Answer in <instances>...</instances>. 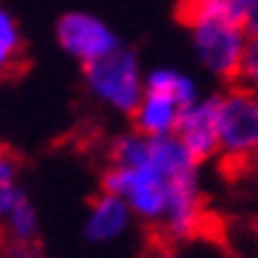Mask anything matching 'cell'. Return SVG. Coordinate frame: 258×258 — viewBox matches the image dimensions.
Returning <instances> with one entry per match:
<instances>
[{
    "label": "cell",
    "mask_w": 258,
    "mask_h": 258,
    "mask_svg": "<svg viewBox=\"0 0 258 258\" xmlns=\"http://www.w3.org/2000/svg\"><path fill=\"white\" fill-rule=\"evenodd\" d=\"M135 214L121 195L111 190H100L90 198L85 221H82V237L90 245H113L132 229Z\"/></svg>",
    "instance_id": "7"
},
{
    "label": "cell",
    "mask_w": 258,
    "mask_h": 258,
    "mask_svg": "<svg viewBox=\"0 0 258 258\" xmlns=\"http://www.w3.org/2000/svg\"><path fill=\"white\" fill-rule=\"evenodd\" d=\"M53 34L63 55H69L79 66L98 61L121 45L116 29L90 11H66L63 16H58Z\"/></svg>",
    "instance_id": "5"
},
{
    "label": "cell",
    "mask_w": 258,
    "mask_h": 258,
    "mask_svg": "<svg viewBox=\"0 0 258 258\" xmlns=\"http://www.w3.org/2000/svg\"><path fill=\"white\" fill-rule=\"evenodd\" d=\"M201 166L174 135L148 137L132 126L111 143L100 187L121 195L137 221L177 245L208 224Z\"/></svg>",
    "instance_id": "1"
},
{
    "label": "cell",
    "mask_w": 258,
    "mask_h": 258,
    "mask_svg": "<svg viewBox=\"0 0 258 258\" xmlns=\"http://www.w3.org/2000/svg\"><path fill=\"white\" fill-rule=\"evenodd\" d=\"M37 237H40V214H37V206L32 203L29 192H27L0 219V240H3L6 250L11 255L19 250L37 248Z\"/></svg>",
    "instance_id": "9"
},
{
    "label": "cell",
    "mask_w": 258,
    "mask_h": 258,
    "mask_svg": "<svg viewBox=\"0 0 258 258\" xmlns=\"http://www.w3.org/2000/svg\"><path fill=\"white\" fill-rule=\"evenodd\" d=\"M219 156L229 166L258 161V92L245 85L219 95Z\"/></svg>",
    "instance_id": "4"
},
{
    "label": "cell",
    "mask_w": 258,
    "mask_h": 258,
    "mask_svg": "<svg viewBox=\"0 0 258 258\" xmlns=\"http://www.w3.org/2000/svg\"><path fill=\"white\" fill-rule=\"evenodd\" d=\"M237 82L258 92V27H248V45H245Z\"/></svg>",
    "instance_id": "14"
},
{
    "label": "cell",
    "mask_w": 258,
    "mask_h": 258,
    "mask_svg": "<svg viewBox=\"0 0 258 258\" xmlns=\"http://www.w3.org/2000/svg\"><path fill=\"white\" fill-rule=\"evenodd\" d=\"M21 195H27V187L21 182V163L11 150L0 148V219Z\"/></svg>",
    "instance_id": "12"
},
{
    "label": "cell",
    "mask_w": 258,
    "mask_h": 258,
    "mask_svg": "<svg viewBox=\"0 0 258 258\" xmlns=\"http://www.w3.org/2000/svg\"><path fill=\"white\" fill-rule=\"evenodd\" d=\"M82 82L87 95L105 111L132 116L145 92V66L140 55L121 42L108 55L82 66Z\"/></svg>",
    "instance_id": "3"
},
{
    "label": "cell",
    "mask_w": 258,
    "mask_h": 258,
    "mask_svg": "<svg viewBox=\"0 0 258 258\" xmlns=\"http://www.w3.org/2000/svg\"><path fill=\"white\" fill-rule=\"evenodd\" d=\"M8 258H50L48 253H42L40 248H29V250H19V253H11Z\"/></svg>",
    "instance_id": "16"
},
{
    "label": "cell",
    "mask_w": 258,
    "mask_h": 258,
    "mask_svg": "<svg viewBox=\"0 0 258 258\" xmlns=\"http://www.w3.org/2000/svg\"><path fill=\"white\" fill-rule=\"evenodd\" d=\"M182 111L184 105L177 103L174 98L163 95V92L145 90L129 119H132V126L137 132H143L148 137H169L177 132Z\"/></svg>",
    "instance_id": "8"
},
{
    "label": "cell",
    "mask_w": 258,
    "mask_h": 258,
    "mask_svg": "<svg viewBox=\"0 0 258 258\" xmlns=\"http://www.w3.org/2000/svg\"><path fill=\"white\" fill-rule=\"evenodd\" d=\"M182 6H195V8H211L219 14H227L232 19L248 21L253 14V8L258 6V0H182Z\"/></svg>",
    "instance_id": "13"
},
{
    "label": "cell",
    "mask_w": 258,
    "mask_h": 258,
    "mask_svg": "<svg viewBox=\"0 0 258 258\" xmlns=\"http://www.w3.org/2000/svg\"><path fill=\"white\" fill-rule=\"evenodd\" d=\"M174 137L201 163L219 158V95H201L184 105Z\"/></svg>",
    "instance_id": "6"
},
{
    "label": "cell",
    "mask_w": 258,
    "mask_h": 258,
    "mask_svg": "<svg viewBox=\"0 0 258 258\" xmlns=\"http://www.w3.org/2000/svg\"><path fill=\"white\" fill-rule=\"evenodd\" d=\"M145 258H182L177 250H174L171 248V245L166 242V245H163V248H158V250H153V253H148Z\"/></svg>",
    "instance_id": "15"
},
{
    "label": "cell",
    "mask_w": 258,
    "mask_h": 258,
    "mask_svg": "<svg viewBox=\"0 0 258 258\" xmlns=\"http://www.w3.org/2000/svg\"><path fill=\"white\" fill-rule=\"evenodd\" d=\"M179 16L187 27L192 55L203 72L221 82H237L248 45V24L219 11L195 6H179Z\"/></svg>",
    "instance_id": "2"
},
{
    "label": "cell",
    "mask_w": 258,
    "mask_h": 258,
    "mask_svg": "<svg viewBox=\"0 0 258 258\" xmlns=\"http://www.w3.org/2000/svg\"><path fill=\"white\" fill-rule=\"evenodd\" d=\"M145 90L163 92V95L174 98L182 105H190L192 100L201 98L198 79L177 66H156L150 72H145Z\"/></svg>",
    "instance_id": "11"
},
{
    "label": "cell",
    "mask_w": 258,
    "mask_h": 258,
    "mask_svg": "<svg viewBox=\"0 0 258 258\" xmlns=\"http://www.w3.org/2000/svg\"><path fill=\"white\" fill-rule=\"evenodd\" d=\"M27 61V37L14 11L0 3V79L19 74Z\"/></svg>",
    "instance_id": "10"
},
{
    "label": "cell",
    "mask_w": 258,
    "mask_h": 258,
    "mask_svg": "<svg viewBox=\"0 0 258 258\" xmlns=\"http://www.w3.org/2000/svg\"><path fill=\"white\" fill-rule=\"evenodd\" d=\"M255 234H258V224H255Z\"/></svg>",
    "instance_id": "17"
}]
</instances>
